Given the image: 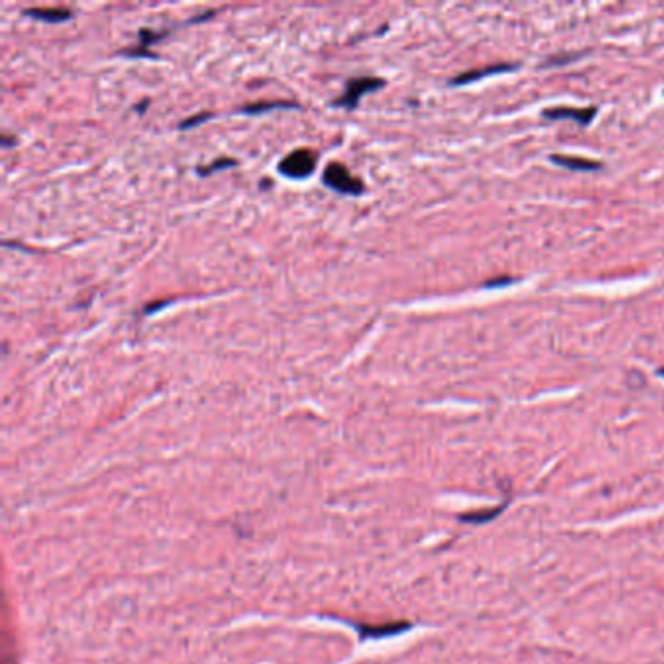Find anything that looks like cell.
<instances>
[{
    "instance_id": "obj_1",
    "label": "cell",
    "mask_w": 664,
    "mask_h": 664,
    "mask_svg": "<svg viewBox=\"0 0 664 664\" xmlns=\"http://www.w3.org/2000/svg\"><path fill=\"white\" fill-rule=\"evenodd\" d=\"M386 82H384V78H378V76H359V78H349L347 80V84H345V92L341 94L339 100H335L333 105H337V107H345V109H349L353 111L357 105L361 104V100L370 92H376L380 88H384Z\"/></svg>"
},
{
    "instance_id": "obj_2",
    "label": "cell",
    "mask_w": 664,
    "mask_h": 664,
    "mask_svg": "<svg viewBox=\"0 0 664 664\" xmlns=\"http://www.w3.org/2000/svg\"><path fill=\"white\" fill-rule=\"evenodd\" d=\"M323 183L330 187V190L337 191L341 195H351V197H359L364 191V185L359 178H355L351 171L347 170L343 164L339 162H332L325 171H323Z\"/></svg>"
},
{
    "instance_id": "obj_3",
    "label": "cell",
    "mask_w": 664,
    "mask_h": 664,
    "mask_svg": "<svg viewBox=\"0 0 664 664\" xmlns=\"http://www.w3.org/2000/svg\"><path fill=\"white\" fill-rule=\"evenodd\" d=\"M316 154L308 148H298L286 154L285 158L279 164V173H283L285 178L291 180H306L308 176H312L316 170Z\"/></svg>"
},
{
    "instance_id": "obj_4",
    "label": "cell",
    "mask_w": 664,
    "mask_h": 664,
    "mask_svg": "<svg viewBox=\"0 0 664 664\" xmlns=\"http://www.w3.org/2000/svg\"><path fill=\"white\" fill-rule=\"evenodd\" d=\"M546 119H573L582 127L592 123V119L596 117V107H567V105H557V107H546L543 109Z\"/></svg>"
},
{
    "instance_id": "obj_5",
    "label": "cell",
    "mask_w": 664,
    "mask_h": 664,
    "mask_svg": "<svg viewBox=\"0 0 664 664\" xmlns=\"http://www.w3.org/2000/svg\"><path fill=\"white\" fill-rule=\"evenodd\" d=\"M168 33H170V31H152V29H141V31H139V43H137V45H133V47L123 49V51H121V55H125V57H131V59H143V57L156 59V53L148 51V47H150L152 43L160 41L162 38H166Z\"/></svg>"
},
{
    "instance_id": "obj_6",
    "label": "cell",
    "mask_w": 664,
    "mask_h": 664,
    "mask_svg": "<svg viewBox=\"0 0 664 664\" xmlns=\"http://www.w3.org/2000/svg\"><path fill=\"white\" fill-rule=\"evenodd\" d=\"M518 65H507V63H501V65H491V67H484V68H474V70H468V72H462V75L454 76L452 80H450V84L452 86H462V84H470V82H475V80H481L485 76L489 75H499V72H509V70H516Z\"/></svg>"
},
{
    "instance_id": "obj_7",
    "label": "cell",
    "mask_w": 664,
    "mask_h": 664,
    "mask_svg": "<svg viewBox=\"0 0 664 664\" xmlns=\"http://www.w3.org/2000/svg\"><path fill=\"white\" fill-rule=\"evenodd\" d=\"M24 14L43 24H63L72 18V12L68 8H29Z\"/></svg>"
},
{
    "instance_id": "obj_8",
    "label": "cell",
    "mask_w": 664,
    "mask_h": 664,
    "mask_svg": "<svg viewBox=\"0 0 664 664\" xmlns=\"http://www.w3.org/2000/svg\"><path fill=\"white\" fill-rule=\"evenodd\" d=\"M551 162L573 171H596L602 168L600 162L587 160V158H579V156H563V154H553Z\"/></svg>"
},
{
    "instance_id": "obj_9",
    "label": "cell",
    "mask_w": 664,
    "mask_h": 664,
    "mask_svg": "<svg viewBox=\"0 0 664 664\" xmlns=\"http://www.w3.org/2000/svg\"><path fill=\"white\" fill-rule=\"evenodd\" d=\"M504 503L499 504V507H495V509H485V511H479V513H470V514H462L460 518L464 522H470V524H484V522L493 520L495 516H499V514L503 513Z\"/></svg>"
},
{
    "instance_id": "obj_10",
    "label": "cell",
    "mask_w": 664,
    "mask_h": 664,
    "mask_svg": "<svg viewBox=\"0 0 664 664\" xmlns=\"http://www.w3.org/2000/svg\"><path fill=\"white\" fill-rule=\"evenodd\" d=\"M283 107H296V104H293V102H259V104L246 105V107L242 109V114L257 115L271 111V109H283Z\"/></svg>"
},
{
    "instance_id": "obj_11",
    "label": "cell",
    "mask_w": 664,
    "mask_h": 664,
    "mask_svg": "<svg viewBox=\"0 0 664 664\" xmlns=\"http://www.w3.org/2000/svg\"><path fill=\"white\" fill-rule=\"evenodd\" d=\"M238 162L232 160V158H219V160L210 162L209 166H205V168H199V176H209V173H215V171L224 170V168H232V166H236Z\"/></svg>"
},
{
    "instance_id": "obj_12",
    "label": "cell",
    "mask_w": 664,
    "mask_h": 664,
    "mask_svg": "<svg viewBox=\"0 0 664 664\" xmlns=\"http://www.w3.org/2000/svg\"><path fill=\"white\" fill-rule=\"evenodd\" d=\"M213 117H215V114H210V111H201V114L193 115V117L185 119V121H181L180 129H193V127L205 123V121H209V119H213Z\"/></svg>"
},
{
    "instance_id": "obj_13",
    "label": "cell",
    "mask_w": 664,
    "mask_h": 664,
    "mask_svg": "<svg viewBox=\"0 0 664 664\" xmlns=\"http://www.w3.org/2000/svg\"><path fill=\"white\" fill-rule=\"evenodd\" d=\"M168 304H171L170 298H166V300H154V302H150V304H148V306H144V310H143L144 316H150V314L158 312L160 308H164V306H168Z\"/></svg>"
},
{
    "instance_id": "obj_14",
    "label": "cell",
    "mask_w": 664,
    "mask_h": 664,
    "mask_svg": "<svg viewBox=\"0 0 664 664\" xmlns=\"http://www.w3.org/2000/svg\"><path fill=\"white\" fill-rule=\"evenodd\" d=\"M658 374H661V376H664V369H661V370H658Z\"/></svg>"
}]
</instances>
